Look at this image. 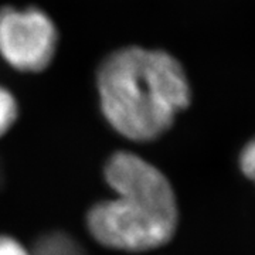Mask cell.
Segmentation results:
<instances>
[{
  "instance_id": "cell-4",
  "label": "cell",
  "mask_w": 255,
  "mask_h": 255,
  "mask_svg": "<svg viewBox=\"0 0 255 255\" xmlns=\"http://www.w3.org/2000/svg\"><path fill=\"white\" fill-rule=\"evenodd\" d=\"M17 117L18 105L14 95L0 85V137L4 136L13 128Z\"/></svg>"
},
{
  "instance_id": "cell-6",
  "label": "cell",
  "mask_w": 255,
  "mask_h": 255,
  "mask_svg": "<svg viewBox=\"0 0 255 255\" xmlns=\"http://www.w3.org/2000/svg\"><path fill=\"white\" fill-rule=\"evenodd\" d=\"M0 255H33L14 237L0 234Z\"/></svg>"
},
{
  "instance_id": "cell-5",
  "label": "cell",
  "mask_w": 255,
  "mask_h": 255,
  "mask_svg": "<svg viewBox=\"0 0 255 255\" xmlns=\"http://www.w3.org/2000/svg\"><path fill=\"white\" fill-rule=\"evenodd\" d=\"M240 167L248 179L255 182V137L243 149L240 155Z\"/></svg>"
},
{
  "instance_id": "cell-2",
  "label": "cell",
  "mask_w": 255,
  "mask_h": 255,
  "mask_svg": "<svg viewBox=\"0 0 255 255\" xmlns=\"http://www.w3.org/2000/svg\"><path fill=\"white\" fill-rule=\"evenodd\" d=\"M104 179L115 197L92 204L87 230L100 246L145 253L166 246L179 226V206L169 179L136 153L118 150L105 160Z\"/></svg>"
},
{
  "instance_id": "cell-3",
  "label": "cell",
  "mask_w": 255,
  "mask_h": 255,
  "mask_svg": "<svg viewBox=\"0 0 255 255\" xmlns=\"http://www.w3.org/2000/svg\"><path fill=\"white\" fill-rule=\"evenodd\" d=\"M57 30L41 10H0V54L23 73L47 68L55 54Z\"/></svg>"
},
{
  "instance_id": "cell-1",
  "label": "cell",
  "mask_w": 255,
  "mask_h": 255,
  "mask_svg": "<svg viewBox=\"0 0 255 255\" xmlns=\"http://www.w3.org/2000/svg\"><path fill=\"white\" fill-rule=\"evenodd\" d=\"M97 90L110 127L137 143L169 132L191 98L189 80L174 57L136 46L117 50L101 63Z\"/></svg>"
}]
</instances>
